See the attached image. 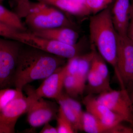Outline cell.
Wrapping results in <instances>:
<instances>
[{"instance_id":"obj_1","label":"cell","mask_w":133,"mask_h":133,"mask_svg":"<svg viewBox=\"0 0 133 133\" xmlns=\"http://www.w3.org/2000/svg\"><path fill=\"white\" fill-rule=\"evenodd\" d=\"M25 45L20 50L14 79V86L21 91L29 83L44 79L65 64V58Z\"/></svg>"},{"instance_id":"obj_2","label":"cell","mask_w":133,"mask_h":133,"mask_svg":"<svg viewBox=\"0 0 133 133\" xmlns=\"http://www.w3.org/2000/svg\"><path fill=\"white\" fill-rule=\"evenodd\" d=\"M90 38L92 46L106 62L115 68L117 47V34L109 7L94 15L89 23Z\"/></svg>"},{"instance_id":"obj_3","label":"cell","mask_w":133,"mask_h":133,"mask_svg":"<svg viewBox=\"0 0 133 133\" xmlns=\"http://www.w3.org/2000/svg\"><path fill=\"white\" fill-rule=\"evenodd\" d=\"M24 18L32 31L61 27L73 28L74 26L60 10L41 2H31Z\"/></svg>"},{"instance_id":"obj_4","label":"cell","mask_w":133,"mask_h":133,"mask_svg":"<svg viewBox=\"0 0 133 133\" xmlns=\"http://www.w3.org/2000/svg\"><path fill=\"white\" fill-rule=\"evenodd\" d=\"M14 40L65 59L81 55L83 50V43L81 42L75 44H69L41 37L26 31L18 32Z\"/></svg>"},{"instance_id":"obj_5","label":"cell","mask_w":133,"mask_h":133,"mask_svg":"<svg viewBox=\"0 0 133 133\" xmlns=\"http://www.w3.org/2000/svg\"><path fill=\"white\" fill-rule=\"evenodd\" d=\"M23 44L0 37V89L14 86L20 50Z\"/></svg>"},{"instance_id":"obj_6","label":"cell","mask_w":133,"mask_h":133,"mask_svg":"<svg viewBox=\"0 0 133 133\" xmlns=\"http://www.w3.org/2000/svg\"><path fill=\"white\" fill-rule=\"evenodd\" d=\"M114 69L122 87L126 88L133 85V43L127 35L118 34L116 64Z\"/></svg>"},{"instance_id":"obj_7","label":"cell","mask_w":133,"mask_h":133,"mask_svg":"<svg viewBox=\"0 0 133 133\" xmlns=\"http://www.w3.org/2000/svg\"><path fill=\"white\" fill-rule=\"evenodd\" d=\"M97 99L133 127V103L127 88L112 89L99 94Z\"/></svg>"},{"instance_id":"obj_8","label":"cell","mask_w":133,"mask_h":133,"mask_svg":"<svg viewBox=\"0 0 133 133\" xmlns=\"http://www.w3.org/2000/svg\"><path fill=\"white\" fill-rule=\"evenodd\" d=\"M59 108L55 102L36 98L27 112L28 123L33 128L44 125L56 119Z\"/></svg>"},{"instance_id":"obj_9","label":"cell","mask_w":133,"mask_h":133,"mask_svg":"<svg viewBox=\"0 0 133 133\" xmlns=\"http://www.w3.org/2000/svg\"><path fill=\"white\" fill-rule=\"evenodd\" d=\"M24 88L28 96L17 98L0 111V123L16 125L19 117L28 112L37 97L32 87L28 85Z\"/></svg>"},{"instance_id":"obj_10","label":"cell","mask_w":133,"mask_h":133,"mask_svg":"<svg viewBox=\"0 0 133 133\" xmlns=\"http://www.w3.org/2000/svg\"><path fill=\"white\" fill-rule=\"evenodd\" d=\"M66 75L65 64L44 79L38 88L33 90L36 97L56 99L63 92L64 81Z\"/></svg>"},{"instance_id":"obj_11","label":"cell","mask_w":133,"mask_h":133,"mask_svg":"<svg viewBox=\"0 0 133 133\" xmlns=\"http://www.w3.org/2000/svg\"><path fill=\"white\" fill-rule=\"evenodd\" d=\"M83 102L87 112L105 125L113 127L124 122L121 116L112 111L91 94L85 97Z\"/></svg>"},{"instance_id":"obj_12","label":"cell","mask_w":133,"mask_h":133,"mask_svg":"<svg viewBox=\"0 0 133 133\" xmlns=\"http://www.w3.org/2000/svg\"><path fill=\"white\" fill-rule=\"evenodd\" d=\"M82 131L88 133H133L131 127L122 123L110 127L101 122L88 112H84L82 120Z\"/></svg>"},{"instance_id":"obj_13","label":"cell","mask_w":133,"mask_h":133,"mask_svg":"<svg viewBox=\"0 0 133 133\" xmlns=\"http://www.w3.org/2000/svg\"><path fill=\"white\" fill-rule=\"evenodd\" d=\"M130 0H115L111 9L112 20L117 33L127 35L130 22Z\"/></svg>"},{"instance_id":"obj_14","label":"cell","mask_w":133,"mask_h":133,"mask_svg":"<svg viewBox=\"0 0 133 133\" xmlns=\"http://www.w3.org/2000/svg\"><path fill=\"white\" fill-rule=\"evenodd\" d=\"M36 35L48 39L70 44H75L78 42V33L72 28L57 27L31 31Z\"/></svg>"},{"instance_id":"obj_15","label":"cell","mask_w":133,"mask_h":133,"mask_svg":"<svg viewBox=\"0 0 133 133\" xmlns=\"http://www.w3.org/2000/svg\"><path fill=\"white\" fill-rule=\"evenodd\" d=\"M51 5L68 14L75 16H86L91 14L84 4L71 0H36Z\"/></svg>"},{"instance_id":"obj_16","label":"cell","mask_w":133,"mask_h":133,"mask_svg":"<svg viewBox=\"0 0 133 133\" xmlns=\"http://www.w3.org/2000/svg\"><path fill=\"white\" fill-rule=\"evenodd\" d=\"M92 46L94 49L91 52L79 56L78 69L76 77L81 95L85 90L86 83L91 69L94 51V47Z\"/></svg>"},{"instance_id":"obj_17","label":"cell","mask_w":133,"mask_h":133,"mask_svg":"<svg viewBox=\"0 0 133 133\" xmlns=\"http://www.w3.org/2000/svg\"><path fill=\"white\" fill-rule=\"evenodd\" d=\"M88 88L92 93L100 94L111 90L110 82L106 81L100 74L91 67L87 78Z\"/></svg>"},{"instance_id":"obj_18","label":"cell","mask_w":133,"mask_h":133,"mask_svg":"<svg viewBox=\"0 0 133 133\" xmlns=\"http://www.w3.org/2000/svg\"><path fill=\"white\" fill-rule=\"evenodd\" d=\"M0 22L11 26L19 31H26V26L15 12L0 4Z\"/></svg>"},{"instance_id":"obj_19","label":"cell","mask_w":133,"mask_h":133,"mask_svg":"<svg viewBox=\"0 0 133 133\" xmlns=\"http://www.w3.org/2000/svg\"><path fill=\"white\" fill-rule=\"evenodd\" d=\"M62 94L56 100L67 118L71 122L76 132L82 131V122L75 112L66 103Z\"/></svg>"},{"instance_id":"obj_20","label":"cell","mask_w":133,"mask_h":133,"mask_svg":"<svg viewBox=\"0 0 133 133\" xmlns=\"http://www.w3.org/2000/svg\"><path fill=\"white\" fill-rule=\"evenodd\" d=\"M105 61L99 53L96 51L94 48L91 67L100 74L106 81L110 82L109 70Z\"/></svg>"},{"instance_id":"obj_21","label":"cell","mask_w":133,"mask_h":133,"mask_svg":"<svg viewBox=\"0 0 133 133\" xmlns=\"http://www.w3.org/2000/svg\"><path fill=\"white\" fill-rule=\"evenodd\" d=\"M22 91L11 88L0 89V111L12 101L23 96Z\"/></svg>"},{"instance_id":"obj_22","label":"cell","mask_w":133,"mask_h":133,"mask_svg":"<svg viewBox=\"0 0 133 133\" xmlns=\"http://www.w3.org/2000/svg\"><path fill=\"white\" fill-rule=\"evenodd\" d=\"M63 88L67 95L74 98L81 95L75 76L66 74L64 81Z\"/></svg>"},{"instance_id":"obj_23","label":"cell","mask_w":133,"mask_h":133,"mask_svg":"<svg viewBox=\"0 0 133 133\" xmlns=\"http://www.w3.org/2000/svg\"><path fill=\"white\" fill-rule=\"evenodd\" d=\"M58 133H73L76 132L71 122L65 115L62 109L59 107L56 118Z\"/></svg>"},{"instance_id":"obj_24","label":"cell","mask_w":133,"mask_h":133,"mask_svg":"<svg viewBox=\"0 0 133 133\" xmlns=\"http://www.w3.org/2000/svg\"><path fill=\"white\" fill-rule=\"evenodd\" d=\"M113 0H86L85 5L91 14L95 15L109 7Z\"/></svg>"},{"instance_id":"obj_25","label":"cell","mask_w":133,"mask_h":133,"mask_svg":"<svg viewBox=\"0 0 133 133\" xmlns=\"http://www.w3.org/2000/svg\"><path fill=\"white\" fill-rule=\"evenodd\" d=\"M62 95L66 103L75 112L82 122V118L84 112L82 110L81 104L76 100L74 99V98H72L67 95L65 93L63 92Z\"/></svg>"},{"instance_id":"obj_26","label":"cell","mask_w":133,"mask_h":133,"mask_svg":"<svg viewBox=\"0 0 133 133\" xmlns=\"http://www.w3.org/2000/svg\"><path fill=\"white\" fill-rule=\"evenodd\" d=\"M15 7V12L21 18H24L29 9L30 0H14Z\"/></svg>"},{"instance_id":"obj_27","label":"cell","mask_w":133,"mask_h":133,"mask_svg":"<svg viewBox=\"0 0 133 133\" xmlns=\"http://www.w3.org/2000/svg\"><path fill=\"white\" fill-rule=\"evenodd\" d=\"M19 31L11 26L0 22V37L14 40L17 33Z\"/></svg>"},{"instance_id":"obj_28","label":"cell","mask_w":133,"mask_h":133,"mask_svg":"<svg viewBox=\"0 0 133 133\" xmlns=\"http://www.w3.org/2000/svg\"><path fill=\"white\" fill-rule=\"evenodd\" d=\"M15 125L0 123V133H15Z\"/></svg>"},{"instance_id":"obj_29","label":"cell","mask_w":133,"mask_h":133,"mask_svg":"<svg viewBox=\"0 0 133 133\" xmlns=\"http://www.w3.org/2000/svg\"><path fill=\"white\" fill-rule=\"evenodd\" d=\"M41 133H58L57 129L54 127L49 124V122L44 125L42 129L40 131Z\"/></svg>"},{"instance_id":"obj_30","label":"cell","mask_w":133,"mask_h":133,"mask_svg":"<svg viewBox=\"0 0 133 133\" xmlns=\"http://www.w3.org/2000/svg\"><path fill=\"white\" fill-rule=\"evenodd\" d=\"M127 35L133 43V22H130Z\"/></svg>"},{"instance_id":"obj_31","label":"cell","mask_w":133,"mask_h":133,"mask_svg":"<svg viewBox=\"0 0 133 133\" xmlns=\"http://www.w3.org/2000/svg\"><path fill=\"white\" fill-rule=\"evenodd\" d=\"M130 21L133 22V0H131L130 5Z\"/></svg>"},{"instance_id":"obj_32","label":"cell","mask_w":133,"mask_h":133,"mask_svg":"<svg viewBox=\"0 0 133 133\" xmlns=\"http://www.w3.org/2000/svg\"><path fill=\"white\" fill-rule=\"evenodd\" d=\"M75 2L85 5L86 0H71Z\"/></svg>"},{"instance_id":"obj_33","label":"cell","mask_w":133,"mask_h":133,"mask_svg":"<svg viewBox=\"0 0 133 133\" xmlns=\"http://www.w3.org/2000/svg\"><path fill=\"white\" fill-rule=\"evenodd\" d=\"M130 87H132V91H131V93H129V94H130V97H131V99H132L133 103V85Z\"/></svg>"},{"instance_id":"obj_34","label":"cell","mask_w":133,"mask_h":133,"mask_svg":"<svg viewBox=\"0 0 133 133\" xmlns=\"http://www.w3.org/2000/svg\"><path fill=\"white\" fill-rule=\"evenodd\" d=\"M5 0H0V4H1Z\"/></svg>"}]
</instances>
